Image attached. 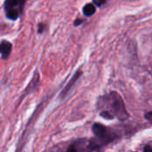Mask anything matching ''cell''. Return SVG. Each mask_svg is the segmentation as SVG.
<instances>
[{
  "instance_id": "277c9868",
  "label": "cell",
  "mask_w": 152,
  "mask_h": 152,
  "mask_svg": "<svg viewBox=\"0 0 152 152\" xmlns=\"http://www.w3.org/2000/svg\"><path fill=\"white\" fill-rule=\"evenodd\" d=\"M82 76V70L79 69L75 74H74V76L71 77V79L69 80V82L67 84V86L64 87V89L61 91V93L60 94V96H59V98L61 99V100H63V99H65L68 95H69V94L70 93V91L72 90V88L75 86V85H76V83L78 81V79L80 78V77Z\"/></svg>"
},
{
  "instance_id": "ba28073f",
  "label": "cell",
  "mask_w": 152,
  "mask_h": 152,
  "mask_svg": "<svg viewBox=\"0 0 152 152\" xmlns=\"http://www.w3.org/2000/svg\"><path fill=\"white\" fill-rule=\"evenodd\" d=\"M46 28H47V26H46L45 23H43V22L38 23V26H37V33L38 34L44 33L46 30Z\"/></svg>"
},
{
  "instance_id": "4fadbf2b",
  "label": "cell",
  "mask_w": 152,
  "mask_h": 152,
  "mask_svg": "<svg viewBox=\"0 0 152 152\" xmlns=\"http://www.w3.org/2000/svg\"><path fill=\"white\" fill-rule=\"evenodd\" d=\"M105 2H106V1H104V0H103V1H102H102H97V0H94V4H95L96 5L100 6V5L103 4H104Z\"/></svg>"
},
{
  "instance_id": "5b68a950",
  "label": "cell",
  "mask_w": 152,
  "mask_h": 152,
  "mask_svg": "<svg viewBox=\"0 0 152 152\" xmlns=\"http://www.w3.org/2000/svg\"><path fill=\"white\" fill-rule=\"evenodd\" d=\"M12 50V44L7 40H2L0 41V54L2 56V59L6 60L10 56Z\"/></svg>"
},
{
  "instance_id": "6da1fadb",
  "label": "cell",
  "mask_w": 152,
  "mask_h": 152,
  "mask_svg": "<svg viewBox=\"0 0 152 152\" xmlns=\"http://www.w3.org/2000/svg\"><path fill=\"white\" fill-rule=\"evenodd\" d=\"M102 101L104 102V106L109 109L108 111L114 117H117L120 121H125L129 118L125 102L118 93L111 92L110 94L103 97Z\"/></svg>"
},
{
  "instance_id": "8fae6325",
  "label": "cell",
  "mask_w": 152,
  "mask_h": 152,
  "mask_svg": "<svg viewBox=\"0 0 152 152\" xmlns=\"http://www.w3.org/2000/svg\"><path fill=\"white\" fill-rule=\"evenodd\" d=\"M83 21H84V20H81V19H77V20L74 21V25H75V26H79L80 24L83 23Z\"/></svg>"
},
{
  "instance_id": "7c38bea8",
  "label": "cell",
  "mask_w": 152,
  "mask_h": 152,
  "mask_svg": "<svg viewBox=\"0 0 152 152\" xmlns=\"http://www.w3.org/2000/svg\"><path fill=\"white\" fill-rule=\"evenodd\" d=\"M144 152H152V147L150 145H146L144 147Z\"/></svg>"
},
{
  "instance_id": "9c48e42d",
  "label": "cell",
  "mask_w": 152,
  "mask_h": 152,
  "mask_svg": "<svg viewBox=\"0 0 152 152\" xmlns=\"http://www.w3.org/2000/svg\"><path fill=\"white\" fill-rule=\"evenodd\" d=\"M145 118L152 123V111H151V112H148V113L145 115Z\"/></svg>"
},
{
  "instance_id": "7a4b0ae2",
  "label": "cell",
  "mask_w": 152,
  "mask_h": 152,
  "mask_svg": "<svg viewBox=\"0 0 152 152\" xmlns=\"http://www.w3.org/2000/svg\"><path fill=\"white\" fill-rule=\"evenodd\" d=\"M25 4H26V1L6 0L4 4L6 18L11 20H18L20 15L22 12L23 6Z\"/></svg>"
},
{
  "instance_id": "3957f363",
  "label": "cell",
  "mask_w": 152,
  "mask_h": 152,
  "mask_svg": "<svg viewBox=\"0 0 152 152\" xmlns=\"http://www.w3.org/2000/svg\"><path fill=\"white\" fill-rule=\"evenodd\" d=\"M92 130L94 135L98 138V142L101 145L111 142L117 137V135L110 129L102 124H94L92 127Z\"/></svg>"
},
{
  "instance_id": "8992f818",
  "label": "cell",
  "mask_w": 152,
  "mask_h": 152,
  "mask_svg": "<svg viewBox=\"0 0 152 152\" xmlns=\"http://www.w3.org/2000/svg\"><path fill=\"white\" fill-rule=\"evenodd\" d=\"M96 11L95 6L93 4H87L83 7V12L86 16H92Z\"/></svg>"
},
{
  "instance_id": "52a82bcc",
  "label": "cell",
  "mask_w": 152,
  "mask_h": 152,
  "mask_svg": "<svg viewBox=\"0 0 152 152\" xmlns=\"http://www.w3.org/2000/svg\"><path fill=\"white\" fill-rule=\"evenodd\" d=\"M101 116H102V118H104L105 119H113V118H115V117H114L110 112H109L108 110H103V111H102Z\"/></svg>"
},
{
  "instance_id": "30bf717a",
  "label": "cell",
  "mask_w": 152,
  "mask_h": 152,
  "mask_svg": "<svg viewBox=\"0 0 152 152\" xmlns=\"http://www.w3.org/2000/svg\"><path fill=\"white\" fill-rule=\"evenodd\" d=\"M66 152H77V149H76V147L74 145H71V146H69V148L67 150Z\"/></svg>"
}]
</instances>
